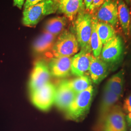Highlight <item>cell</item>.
Listing matches in <instances>:
<instances>
[{"label": "cell", "mask_w": 131, "mask_h": 131, "mask_svg": "<svg viewBox=\"0 0 131 131\" xmlns=\"http://www.w3.org/2000/svg\"><path fill=\"white\" fill-rule=\"evenodd\" d=\"M93 93V86L92 85L88 89L77 94L65 111L67 117L75 122L83 119L89 111Z\"/></svg>", "instance_id": "obj_1"}, {"label": "cell", "mask_w": 131, "mask_h": 131, "mask_svg": "<svg viewBox=\"0 0 131 131\" xmlns=\"http://www.w3.org/2000/svg\"><path fill=\"white\" fill-rule=\"evenodd\" d=\"M58 7V1L40 0L37 4L24 10L23 23L25 26H33L44 16L56 13Z\"/></svg>", "instance_id": "obj_2"}, {"label": "cell", "mask_w": 131, "mask_h": 131, "mask_svg": "<svg viewBox=\"0 0 131 131\" xmlns=\"http://www.w3.org/2000/svg\"><path fill=\"white\" fill-rule=\"evenodd\" d=\"M79 45L75 35L65 30L60 34L50 52L52 58L71 57L77 53Z\"/></svg>", "instance_id": "obj_3"}, {"label": "cell", "mask_w": 131, "mask_h": 131, "mask_svg": "<svg viewBox=\"0 0 131 131\" xmlns=\"http://www.w3.org/2000/svg\"><path fill=\"white\" fill-rule=\"evenodd\" d=\"M75 27L76 37L81 49L91 51L90 44L92 32L91 15L83 11L81 12L75 21Z\"/></svg>", "instance_id": "obj_4"}, {"label": "cell", "mask_w": 131, "mask_h": 131, "mask_svg": "<svg viewBox=\"0 0 131 131\" xmlns=\"http://www.w3.org/2000/svg\"><path fill=\"white\" fill-rule=\"evenodd\" d=\"M56 87L49 82L31 94L33 104L40 110L47 111L54 103Z\"/></svg>", "instance_id": "obj_5"}, {"label": "cell", "mask_w": 131, "mask_h": 131, "mask_svg": "<svg viewBox=\"0 0 131 131\" xmlns=\"http://www.w3.org/2000/svg\"><path fill=\"white\" fill-rule=\"evenodd\" d=\"M103 131H127L125 116L119 106H114L104 118Z\"/></svg>", "instance_id": "obj_6"}, {"label": "cell", "mask_w": 131, "mask_h": 131, "mask_svg": "<svg viewBox=\"0 0 131 131\" xmlns=\"http://www.w3.org/2000/svg\"><path fill=\"white\" fill-rule=\"evenodd\" d=\"M123 52V44L121 38L116 35L111 40L104 45L101 58L106 64H114L119 61Z\"/></svg>", "instance_id": "obj_7"}, {"label": "cell", "mask_w": 131, "mask_h": 131, "mask_svg": "<svg viewBox=\"0 0 131 131\" xmlns=\"http://www.w3.org/2000/svg\"><path fill=\"white\" fill-rule=\"evenodd\" d=\"M51 75L47 65L43 61L37 62L34 67L30 79L29 87L30 92L50 82Z\"/></svg>", "instance_id": "obj_8"}, {"label": "cell", "mask_w": 131, "mask_h": 131, "mask_svg": "<svg viewBox=\"0 0 131 131\" xmlns=\"http://www.w3.org/2000/svg\"><path fill=\"white\" fill-rule=\"evenodd\" d=\"M96 18L98 21L107 23L113 27H117L118 23L117 1H104L98 9Z\"/></svg>", "instance_id": "obj_9"}, {"label": "cell", "mask_w": 131, "mask_h": 131, "mask_svg": "<svg viewBox=\"0 0 131 131\" xmlns=\"http://www.w3.org/2000/svg\"><path fill=\"white\" fill-rule=\"evenodd\" d=\"M91 51L81 49L80 52L72 57L71 72L77 77L84 75L89 70L92 54Z\"/></svg>", "instance_id": "obj_10"}, {"label": "cell", "mask_w": 131, "mask_h": 131, "mask_svg": "<svg viewBox=\"0 0 131 131\" xmlns=\"http://www.w3.org/2000/svg\"><path fill=\"white\" fill-rule=\"evenodd\" d=\"M77 94L63 81L56 87L54 103L61 110L66 111L75 99Z\"/></svg>", "instance_id": "obj_11"}, {"label": "cell", "mask_w": 131, "mask_h": 131, "mask_svg": "<svg viewBox=\"0 0 131 131\" xmlns=\"http://www.w3.org/2000/svg\"><path fill=\"white\" fill-rule=\"evenodd\" d=\"M72 57H59L52 58L49 64L51 75L56 77H65L71 72Z\"/></svg>", "instance_id": "obj_12"}, {"label": "cell", "mask_w": 131, "mask_h": 131, "mask_svg": "<svg viewBox=\"0 0 131 131\" xmlns=\"http://www.w3.org/2000/svg\"><path fill=\"white\" fill-rule=\"evenodd\" d=\"M89 71L91 81L94 83L99 84L107 76L108 67L100 56L95 57L92 54Z\"/></svg>", "instance_id": "obj_13"}, {"label": "cell", "mask_w": 131, "mask_h": 131, "mask_svg": "<svg viewBox=\"0 0 131 131\" xmlns=\"http://www.w3.org/2000/svg\"><path fill=\"white\" fill-rule=\"evenodd\" d=\"M84 4V1L82 0L58 1V10L64 14L66 18L72 20L77 14L83 11Z\"/></svg>", "instance_id": "obj_14"}, {"label": "cell", "mask_w": 131, "mask_h": 131, "mask_svg": "<svg viewBox=\"0 0 131 131\" xmlns=\"http://www.w3.org/2000/svg\"><path fill=\"white\" fill-rule=\"evenodd\" d=\"M116 94L106 88H104L103 94L99 110V121L102 123L106 116L119 100Z\"/></svg>", "instance_id": "obj_15"}, {"label": "cell", "mask_w": 131, "mask_h": 131, "mask_svg": "<svg viewBox=\"0 0 131 131\" xmlns=\"http://www.w3.org/2000/svg\"><path fill=\"white\" fill-rule=\"evenodd\" d=\"M56 36L44 32L34 43V50L38 53H42L51 50L56 41Z\"/></svg>", "instance_id": "obj_16"}, {"label": "cell", "mask_w": 131, "mask_h": 131, "mask_svg": "<svg viewBox=\"0 0 131 131\" xmlns=\"http://www.w3.org/2000/svg\"><path fill=\"white\" fill-rule=\"evenodd\" d=\"M118 19L124 34L128 36L130 31V15L129 10L124 2L117 1Z\"/></svg>", "instance_id": "obj_17"}, {"label": "cell", "mask_w": 131, "mask_h": 131, "mask_svg": "<svg viewBox=\"0 0 131 131\" xmlns=\"http://www.w3.org/2000/svg\"><path fill=\"white\" fill-rule=\"evenodd\" d=\"M67 24L65 17H56L49 19L45 26L44 32L50 33L56 36L65 31Z\"/></svg>", "instance_id": "obj_18"}, {"label": "cell", "mask_w": 131, "mask_h": 131, "mask_svg": "<svg viewBox=\"0 0 131 131\" xmlns=\"http://www.w3.org/2000/svg\"><path fill=\"white\" fill-rule=\"evenodd\" d=\"M98 19L96 17H92V32L90 40V47L93 56L95 57H100L103 44L99 38L97 32V24Z\"/></svg>", "instance_id": "obj_19"}, {"label": "cell", "mask_w": 131, "mask_h": 131, "mask_svg": "<svg viewBox=\"0 0 131 131\" xmlns=\"http://www.w3.org/2000/svg\"><path fill=\"white\" fill-rule=\"evenodd\" d=\"M123 72L120 71L108 80L104 87L116 94L120 98L123 90Z\"/></svg>", "instance_id": "obj_20"}, {"label": "cell", "mask_w": 131, "mask_h": 131, "mask_svg": "<svg viewBox=\"0 0 131 131\" xmlns=\"http://www.w3.org/2000/svg\"><path fill=\"white\" fill-rule=\"evenodd\" d=\"M67 84L76 94L84 91L92 85L91 80L88 76L77 77L74 79L66 81Z\"/></svg>", "instance_id": "obj_21"}, {"label": "cell", "mask_w": 131, "mask_h": 131, "mask_svg": "<svg viewBox=\"0 0 131 131\" xmlns=\"http://www.w3.org/2000/svg\"><path fill=\"white\" fill-rule=\"evenodd\" d=\"M96 29L103 45L106 44L116 36L114 28L107 23L98 21Z\"/></svg>", "instance_id": "obj_22"}, {"label": "cell", "mask_w": 131, "mask_h": 131, "mask_svg": "<svg viewBox=\"0 0 131 131\" xmlns=\"http://www.w3.org/2000/svg\"><path fill=\"white\" fill-rule=\"evenodd\" d=\"M105 1L103 0H93L91 5H90L89 9L88 10L90 14L93 13L94 12L100 7L103 5Z\"/></svg>", "instance_id": "obj_23"}, {"label": "cell", "mask_w": 131, "mask_h": 131, "mask_svg": "<svg viewBox=\"0 0 131 131\" xmlns=\"http://www.w3.org/2000/svg\"><path fill=\"white\" fill-rule=\"evenodd\" d=\"M123 108L124 111L127 114L131 112V94L125 100Z\"/></svg>", "instance_id": "obj_24"}, {"label": "cell", "mask_w": 131, "mask_h": 131, "mask_svg": "<svg viewBox=\"0 0 131 131\" xmlns=\"http://www.w3.org/2000/svg\"><path fill=\"white\" fill-rule=\"evenodd\" d=\"M40 0H27L24 5V10L27 9L37 4Z\"/></svg>", "instance_id": "obj_25"}, {"label": "cell", "mask_w": 131, "mask_h": 131, "mask_svg": "<svg viewBox=\"0 0 131 131\" xmlns=\"http://www.w3.org/2000/svg\"><path fill=\"white\" fill-rule=\"evenodd\" d=\"M24 3V0H16L14 1V6H17L19 9H21Z\"/></svg>", "instance_id": "obj_26"}, {"label": "cell", "mask_w": 131, "mask_h": 131, "mask_svg": "<svg viewBox=\"0 0 131 131\" xmlns=\"http://www.w3.org/2000/svg\"><path fill=\"white\" fill-rule=\"evenodd\" d=\"M92 1L93 0H85L84 1V6H85V7L86 10H88L89 9L90 5H91V4L92 3Z\"/></svg>", "instance_id": "obj_27"}, {"label": "cell", "mask_w": 131, "mask_h": 131, "mask_svg": "<svg viewBox=\"0 0 131 131\" xmlns=\"http://www.w3.org/2000/svg\"><path fill=\"white\" fill-rule=\"evenodd\" d=\"M126 121L127 122V123L129 126H131V112L127 114L126 116H125Z\"/></svg>", "instance_id": "obj_28"}, {"label": "cell", "mask_w": 131, "mask_h": 131, "mask_svg": "<svg viewBox=\"0 0 131 131\" xmlns=\"http://www.w3.org/2000/svg\"><path fill=\"white\" fill-rule=\"evenodd\" d=\"M130 29H131V15L130 17Z\"/></svg>", "instance_id": "obj_29"}, {"label": "cell", "mask_w": 131, "mask_h": 131, "mask_svg": "<svg viewBox=\"0 0 131 131\" xmlns=\"http://www.w3.org/2000/svg\"></svg>", "instance_id": "obj_30"}]
</instances>
